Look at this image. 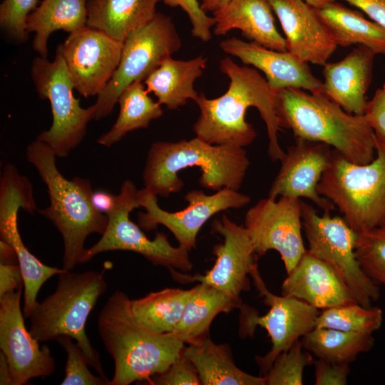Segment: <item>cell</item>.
<instances>
[{
	"instance_id": "cell-6",
	"label": "cell",
	"mask_w": 385,
	"mask_h": 385,
	"mask_svg": "<svg viewBox=\"0 0 385 385\" xmlns=\"http://www.w3.org/2000/svg\"><path fill=\"white\" fill-rule=\"evenodd\" d=\"M104 269L101 272H73L65 270L58 274L54 292L37 302L30 317L29 332L39 342L60 336L74 339L88 365L106 376L100 356L86 333V324L92 309L108 287Z\"/></svg>"
},
{
	"instance_id": "cell-14",
	"label": "cell",
	"mask_w": 385,
	"mask_h": 385,
	"mask_svg": "<svg viewBox=\"0 0 385 385\" xmlns=\"http://www.w3.org/2000/svg\"><path fill=\"white\" fill-rule=\"evenodd\" d=\"M185 199L188 202L187 207L170 212L160 207L156 195L145 188L138 190L140 207L145 210V212L138 214L139 226L150 231L162 225L171 232L179 246L190 251L196 246L200 230L212 216L230 208H241L251 200L250 196L227 188L212 195L191 190Z\"/></svg>"
},
{
	"instance_id": "cell-42",
	"label": "cell",
	"mask_w": 385,
	"mask_h": 385,
	"mask_svg": "<svg viewBox=\"0 0 385 385\" xmlns=\"http://www.w3.org/2000/svg\"><path fill=\"white\" fill-rule=\"evenodd\" d=\"M315 385H345L350 368L348 363H336L318 359L314 361Z\"/></svg>"
},
{
	"instance_id": "cell-33",
	"label": "cell",
	"mask_w": 385,
	"mask_h": 385,
	"mask_svg": "<svg viewBox=\"0 0 385 385\" xmlns=\"http://www.w3.org/2000/svg\"><path fill=\"white\" fill-rule=\"evenodd\" d=\"M302 342L304 349L318 359L349 364L360 354L369 351L374 339L372 334L314 327L302 337Z\"/></svg>"
},
{
	"instance_id": "cell-17",
	"label": "cell",
	"mask_w": 385,
	"mask_h": 385,
	"mask_svg": "<svg viewBox=\"0 0 385 385\" xmlns=\"http://www.w3.org/2000/svg\"><path fill=\"white\" fill-rule=\"evenodd\" d=\"M23 287L0 297V348L11 369L12 385L47 377L56 371L48 346H40L25 327L21 309Z\"/></svg>"
},
{
	"instance_id": "cell-9",
	"label": "cell",
	"mask_w": 385,
	"mask_h": 385,
	"mask_svg": "<svg viewBox=\"0 0 385 385\" xmlns=\"http://www.w3.org/2000/svg\"><path fill=\"white\" fill-rule=\"evenodd\" d=\"M302 224L311 254L327 263L344 282L356 302L371 307L380 296V287L364 272L355 254L358 234L343 217L331 211L319 215L301 201Z\"/></svg>"
},
{
	"instance_id": "cell-34",
	"label": "cell",
	"mask_w": 385,
	"mask_h": 385,
	"mask_svg": "<svg viewBox=\"0 0 385 385\" xmlns=\"http://www.w3.org/2000/svg\"><path fill=\"white\" fill-rule=\"evenodd\" d=\"M382 322L381 308L364 307L355 302L323 309L316 319L314 327L373 334L381 327Z\"/></svg>"
},
{
	"instance_id": "cell-26",
	"label": "cell",
	"mask_w": 385,
	"mask_h": 385,
	"mask_svg": "<svg viewBox=\"0 0 385 385\" xmlns=\"http://www.w3.org/2000/svg\"><path fill=\"white\" fill-rule=\"evenodd\" d=\"M242 307L241 299L199 282L192 288L182 318L173 333L185 344L198 343L209 336L210 327L217 314Z\"/></svg>"
},
{
	"instance_id": "cell-47",
	"label": "cell",
	"mask_w": 385,
	"mask_h": 385,
	"mask_svg": "<svg viewBox=\"0 0 385 385\" xmlns=\"http://www.w3.org/2000/svg\"><path fill=\"white\" fill-rule=\"evenodd\" d=\"M0 384L12 385V377L9 363L2 352L0 354Z\"/></svg>"
},
{
	"instance_id": "cell-25",
	"label": "cell",
	"mask_w": 385,
	"mask_h": 385,
	"mask_svg": "<svg viewBox=\"0 0 385 385\" xmlns=\"http://www.w3.org/2000/svg\"><path fill=\"white\" fill-rule=\"evenodd\" d=\"M207 62L202 56L185 61L170 56L144 81L145 88L170 110L183 106L189 100L195 102L200 93L195 90L194 83L202 75Z\"/></svg>"
},
{
	"instance_id": "cell-12",
	"label": "cell",
	"mask_w": 385,
	"mask_h": 385,
	"mask_svg": "<svg viewBox=\"0 0 385 385\" xmlns=\"http://www.w3.org/2000/svg\"><path fill=\"white\" fill-rule=\"evenodd\" d=\"M19 208L30 212L36 210L32 186L26 177L19 175L16 168L9 164L1 178L0 235L1 240L15 250L24 282V315L29 318L42 285L66 269L44 265L27 249L18 230Z\"/></svg>"
},
{
	"instance_id": "cell-31",
	"label": "cell",
	"mask_w": 385,
	"mask_h": 385,
	"mask_svg": "<svg viewBox=\"0 0 385 385\" xmlns=\"http://www.w3.org/2000/svg\"><path fill=\"white\" fill-rule=\"evenodd\" d=\"M148 93L141 81L131 83L121 92L118 99V117L111 128L98 138L100 145L110 147L128 133L146 128L151 120L163 115L161 104L153 101Z\"/></svg>"
},
{
	"instance_id": "cell-7",
	"label": "cell",
	"mask_w": 385,
	"mask_h": 385,
	"mask_svg": "<svg viewBox=\"0 0 385 385\" xmlns=\"http://www.w3.org/2000/svg\"><path fill=\"white\" fill-rule=\"evenodd\" d=\"M357 234L385 225V147L376 143L367 164L348 160L332 149L317 188Z\"/></svg>"
},
{
	"instance_id": "cell-22",
	"label": "cell",
	"mask_w": 385,
	"mask_h": 385,
	"mask_svg": "<svg viewBox=\"0 0 385 385\" xmlns=\"http://www.w3.org/2000/svg\"><path fill=\"white\" fill-rule=\"evenodd\" d=\"M282 284V295L300 299L317 309L357 303L335 272L307 250Z\"/></svg>"
},
{
	"instance_id": "cell-37",
	"label": "cell",
	"mask_w": 385,
	"mask_h": 385,
	"mask_svg": "<svg viewBox=\"0 0 385 385\" xmlns=\"http://www.w3.org/2000/svg\"><path fill=\"white\" fill-rule=\"evenodd\" d=\"M68 336H60L56 340L67 354L65 376L62 385H111L106 376H96L88 369V363L79 345Z\"/></svg>"
},
{
	"instance_id": "cell-2",
	"label": "cell",
	"mask_w": 385,
	"mask_h": 385,
	"mask_svg": "<svg viewBox=\"0 0 385 385\" xmlns=\"http://www.w3.org/2000/svg\"><path fill=\"white\" fill-rule=\"evenodd\" d=\"M98 331L114 361L111 385L147 381L182 355L185 344L173 332L150 330L135 317L128 296L115 290L99 313Z\"/></svg>"
},
{
	"instance_id": "cell-18",
	"label": "cell",
	"mask_w": 385,
	"mask_h": 385,
	"mask_svg": "<svg viewBox=\"0 0 385 385\" xmlns=\"http://www.w3.org/2000/svg\"><path fill=\"white\" fill-rule=\"evenodd\" d=\"M212 230L223 237V242L213 247L216 256L213 267L204 275L186 276L178 271L172 274L185 282L205 283L231 297L241 299V293L250 289L249 276L257 264V255L250 236L244 226L237 225L225 215L213 221Z\"/></svg>"
},
{
	"instance_id": "cell-8",
	"label": "cell",
	"mask_w": 385,
	"mask_h": 385,
	"mask_svg": "<svg viewBox=\"0 0 385 385\" xmlns=\"http://www.w3.org/2000/svg\"><path fill=\"white\" fill-rule=\"evenodd\" d=\"M181 46V38L171 19L160 12L130 32L123 42L115 71L93 105V119L108 115L127 86L135 81H145L165 58L179 51Z\"/></svg>"
},
{
	"instance_id": "cell-44",
	"label": "cell",
	"mask_w": 385,
	"mask_h": 385,
	"mask_svg": "<svg viewBox=\"0 0 385 385\" xmlns=\"http://www.w3.org/2000/svg\"><path fill=\"white\" fill-rule=\"evenodd\" d=\"M359 8L385 29V0H344Z\"/></svg>"
},
{
	"instance_id": "cell-24",
	"label": "cell",
	"mask_w": 385,
	"mask_h": 385,
	"mask_svg": "<svg viewBox=\"0 0 385 385\" xmlns=\"http://www.w3.org/2000/svg\"><path fill=\"white\" fill-rule=\"evenodd\" d=\"M269 0H230L214 13L213 32L225 35L237 29L244 37L265 48L287 51V42L277 31Z\"/></svg>"
},
{
	"instance_id": "cell-13",
	"label": "cell",
	"mask_w": 385,
	"mask_h": 385,
	"mask_svg": "<svg viewBox=\"0 0 385 385\" xmlns=\"http://www.w3.org/2000/svg\"><path fill=\"white\" fill-rule=\"evenodd\" d=\"M250 277L270 309L265 315L258 316L241 307L242 330L245 334L253 335L256 327L260 326L268 333L271 349L265 356L255 358L263 376L281 353L314 328L320 312L297 298L272 293L260 276L257 264L253 267Z\"/></svg>"
},
{
	"instance_id": "cell-30",
	"label": "cell",
	"mask_w": 385,
	"mask_h": 385,
	"mask_svg": "<svg viewBox=\"0 0 385 385\" xmlns=\"http://www.w3.org/2000/svg\"><path fill=\"white\" fill-rule=\"evenodd\" d=\"M87 0H43L26 19V31L35 32L33 48L46 58L47 41L53 31L70 34L87 26Z\"/></svg>"
},
{
	"instance_id": "cell-11",
	"label": "cell",
	"mask_w": 385,
	"mask_h": 385,
	"mask_svg": "<svg viewBox=\"0 0 385 385\" xmlns=\"http://www.w3.org/2000/svg\"><path fill=\"white\" fill-rule=\"evenodd\" d=\"M139 207L138 190L131 180H125L116 195L114 207L107 215L108 221L104 233L86 250L85 263L99 253L123 250L138 253L154 265L167 267L171 273L176 269L183 272L190 271L192 264L188 250L179 245L173 247L163 232L149 239L141 227L130 220V212Z\"/></svg>"
},
{
	"instance_id": "cell-5",
	"label": "cell",
	"mask_w": 385,
	"mask_h": 385,
	"mask_svg": "<svg viewBox=\"0 0 385 385\" xmlns=\"http://www.w3.org/2000/svg\"><path fill=\"white\" fill-rule=\"evenodd\" d=\"M26 160L38 173L48 189L50 205L38 212L53 222L63 240V268L72 270L85 263V241L93 233L103 235L108 218L92 203L89 180H68L59 172L56 155L45 143L36 140L26 150Z\"/></svg>"
},
{
	"instance_id": "cell-32",
	"label": "cell",
	"mask_w": 385,
	"mask_h": 385,
	"mask_svg": "<svg viewBox=\"0 0 385 385\" xmlns=\"http://www.w3.org/2000/svg\"><path fill=\"white\" fill-rule=\"evenodd\" d=\"M192 288H165L143 297L131 299L137 319L152 331L171 333L180 321Z\"/></svg>"
},
{
	"instance_id": "cell-3",
	"label": "cell",
	"mask_w": 385,
	"mask_h": 385,
	"mask_svg": "<svg viewBox=\"0 0 385 385\" xmlns=\"http://www.w3.org/2000/svg\"><path fill=\"white\" fill-rule=\"evenodd\" d=\"M250 165L244 148L215 145L197 137L176 142L157 141L150 146L143 171L144 188L153 194L168 197L178 192L183 181L178 173L199 167L200 185L218 191L238 190Z\"/></svg>"
},
{
	"instance_id": "cell-38",
	"label": "cell",
	"mask_w": 385,
	"mask_h": 385,
	"mask_svg": "<svg viewBox=\"0 0 385 385\" xmlns=\"http://www.w3.org/2000/svg\"><path fill=\"white\" fill-rule=\"evenodd\" d=\"M38 0H3L0 4V26L10 38L19 43L28 39L26 19Z\"/></svg>"
},
{
	"instance_id": "cell-49",
	"label": "cell",
	"mask_w": 385,
	"mask_h": 385,
	"mask_svg": "<svg viewBox=\"0 0 385 385\" xmlns=\"http://www.w3.org/2000/svg\"><path fill=\"white\" fill-rule=\"evenodd\" d=\"M314 8H320L324 4L334 0H304Z\"/></svg>"
},
{
	"instance_id": "cell-29",
	"label": "cell",
	"mask_w": 385,
	"mask_h": 385,
	"mask_svg": "<svg viewBox=\"0 0 385 385\" xmlns=\"http://www.w3.org/2000/svg\"><path fill=\"white\" fill-rule=\"evenodd\" d=\"M314 10L329 29L337 46L362 45L376 55H385V29L366 19L361 12L335 0Z\"/></svg>"
},
{
	"instance_id": "cell-46",
	"label": "cell",
	"mask_w": 385,
	"mask_h": 385,
	"mask_svg": "<svg viewBox=\"0 0 385 385\" xmlns=\"http://www.w3.org/2000/svg\"><path fill=\"white\" fill-rule=\"evenodd\" d=\"M0 260L1 263L4 264L18 263L17 257L14 248L2 240L0 241Z\"/></svg>"
},
{
	"instance_id": "cell-27",
	"label": "cell",
	"mask_w": 385,
	"mask_h": 385,
	"mask_svg": "<svg viewBox=\"0 0 385 385\" xmlns=\"http://www.w3.org/2000/svg\"><path fill=\"white\" fill-rule=\"evenodd\" d=\"M160 0H88L87 26L124 42L128 34L150 21Z\"/></svg>"
},
{
	"instance_id": "cell-4",
	"label": "cell",
	"mask_w": 385,
	"mask_h": 385,
	"mask_svg": "<svg viewBox=\"0 0 385 385\" xmlns=\"http://www.w3.org/2000/svg\"><path fill=\"white\" fill-rule=\"evenodd\" d=\"M278 113L282 128L295 138L325 143L356 164L375 158V137L365 115L347 113L326 95L280 90Z\"/></svg>"
},
{
	"instance_id": "cell-20",
	"label": "cell",
	"mask_w": 385,
	"mask_h": 385,
	"mask_svg": "<svg viewBox=\"0 0 385 385\" xmlns=\"http://www.w3.org/2000/svg\"><path fill=\"white\" fill-rule=\"evenodd\" d=\"M285 36L287 51L304 63L324 66L337 48L314 8L304 0H269Z\"/></svg>"
},
{
	"instance_id": "cell-19",
	"label": "cell",
	"mask_w": 385,
	"mask_h": 385,
	"mask_svg": "<svg viewBox=\"0 0 385 385\" xmlns=\"http://www.w3.org/2000/svg\"><path fill=\"white\" fill-rule=\"evenodd\" d=\"M328 145L295 138L280 160L281 167L269 191L268 197H304L324 211H332L334 204L317 190L319 183L331 159Z\"/></svg>"
},
{
	"instance_id": "cell-28",
	"label": "cell",
	"mask_w": 385,
	"mask_h": 385,
	"mask_svg": "<svg viewBox=\"0 0 385 385\" xmlns=\"http://www.w3.org/2000/svg\"><path fill=\"white\" fill-rule=\"evenodd\" d=\"M182 355L193 364L203 385H266L264 376L251 375L235 365L227 344H217L209 336L184 346Z\"/></svg>"
},
{
	"instance_id": "cell-16",
	"label": "cell",
	"mask_w": 385,
	"mask_h": 385,
	"mask_svg": "<svg viewBox=\"0 0 385 385\" xmlns=\"http://www.w3.org/2000/svg\"><path fill=\"white\" fill-rule=\"evenodd\" d=\"M123 42L88 26L72 32L58 47L74 88L87 98L98 95L115 71Z\"/></svg>"
},
{
	"instance_id": "cell-39",
	"label": "cell",
	"mask_w": 385,
	"mask_h": 385,
	"mask_svg": "<svg viewBox=\"0 0 385 385\" xmlns=\"http://www.w3.org/2000/svg\"><path fill=\"white\" fill-rule=\"evenodd\" d=\"M170 7H180L188 16L192 25L191 34L193 37L207 42L212 38L211 29L215 24L214 17L209 16L201 9V4L205 0H163Z\"/></svg>"
},
{
	"instance_id": "cell-15",
	"label": "cell",
	"mask_w": 385,
	"mask_h": 385,
	"mask_svg": "<svg viewBox=\"0 0 385 385\" xmlns=\"http://www.w3.org/2000/svg\"><path fill=\"white\" fill-rule=\"evenodd\" d=\"M244 227L257 257L277 251L288 274L307 251L302 236V207L298 198L282 196L260 200L245 216Z\"/></svg>"
},
{
	"instance_id": "cell-40",
	"label": "cell",
	"mask_w": 385,
	"mask_h": 385,
	"mask_svg": "<svg viewBox=\"0 0 385 385\" xmlns=\"http://www.w3.org/2000/svg\"><path fill=\"white\" fill-rule=\"evenodd\" d=\"M146 382L154 385H200L201 381L193 364L181 355L164 372Z\"/></svg>"
},
{
	"instance_id": "cell-43",
	"label": "cell",
	"mask_w": 385,
	"mask_h": 385,
	"mask_svg": "<svg viewBox=\"0 0 385 385\" xmlns=\"http://www.w3.org/2000/svg\"><path fill=\"white\" fill-rule=\"evenodd\" d=\"M23 285L22 274L18 264H0V297Z\"/></svg>"
},
{
	"instance_id": "cell-1",
	"label": "cell",
	"mask_w": 385,
	"mask_h": 385,
	"mask_svg": "<svg viewBox=\"0 0 385 385\" xmlns=\"http://www.w3.org/2000/svg\"><path fill=\"white\" fill-rule=\"evenodd\" d=\"M220 69L230 79L227 91L221 96L207 98L200 93L195 103L200 113L193 125L196 137L215 145L245 148L250 145L257 133L246 121L247 109L255 107L267 128L268 155L275 162L285 152L278 139L282 130L278 113L279 91L273 89L255 68L239 66L230 58L220 62Z\"/></svg>"
},
{
	"instance_id": "cell-41",
	"label": "cell",
	"mask_w": 385,
	"mask_h": 385,
	"mask_svg": "<svg viewBox=\"0 0 385 385\" xmlns=\"http://www.w3.org/2000/svg\"><path fill=\"white\" fill-rule=\"evenodd\" d=\"M364 115L374 132L375 143L385 147V83L368 101Z\"/></svg>"
},
{
	"instance_id": "cell-36",
	"label": "cell",
	"mask_w": 385,
	"mask_h": 385,
	"mask_svg": "<svg viewBox=\"0 0 385 385\" xmlns=\"http://www.w3.org/2000/svg\"><path fill=\"white\" fill-rule=\"evenodd\" d=\"M303 349L302 340L299 339L281 353L263 375L266 385L303 384L304 369L314 363L311 353Z\"/></svg>"
},
{
	"instance_id": "cell-21",
	"label": "cell",
	"mask_w": 385,
	"mask_h": 385,
	"mask_svg": "<svg viewBox=\"0 0 385 385\" xmlns=\"http://www.w3.org/2000/svg\"><path fill=\"white\" fill-rule=\"evenodd\" d=\"M220 47L226 54L238 58L244 64L262 71L270 86L276 91L292 88L325 95L323 82L312 74L307 63L289 51L270 49L236 37L222 41Z\"/></svg>"
},
{
	"instance_id": "cell-48",
	"label": "cell",
	"mask_w": 385,
	"mask_h": 385,
	"mask_svg": "<svg viewBox=\"0 0 385 385\" xmlns=\"http://www.w3.org/2000/svg\"><path fill=\"white\" fill-rule=\"evenodd\" d=\"M230 0H205L201 3V9L207 12L211 11L213 14L222 9Z\"/></svg>"
},
{
	"instance_id": "cell-35",
	"label": "cell",
	"mask_w": 385,
	"mask_h": 385,
	"mask_svg": "<svg viewBox=\"0 0 385 385\" xmlns=\"http://www.w3.org/2000/svg\"><path fill=\"white\" fill-rule=\"evenodd\" d=\"M355 254L366 275L385 289V225L359 233Z\"/></svg>"
},
{
	"instance_id": "cell-10",
	"label": "cell",
	"mask_w": 385,
	"mask_h": 385,
	"mask_svg": "<svg viewBox=\"0 0 385 385\" xmlns=\"http://www.w3.org/2000/svg\"><path fill=\"white\" fill-rule=\"evenodd\" d=\"M31 73L38 96L50 101L53 115L51 128L36 139L48 145L56 157L65 158L83 139L94 108H83L74 97V86L58 47L52 61L35 58Z\"/></svg>"
},
{
	"instance_id": "cell-45",
	"label": "cell",
	"mask_w": 385,
	"mask_h": 385,
	"mask_svg": "<svg viewBox=\"0 0 385 385\" xmlns=\"http://www.w3.org/2000/svg\"><path fill=\"white\" fill-rule=\"evenodd\" d=\"M92 203L98 212L108 215L114 207L116 196L103 190L93 192Z\"/></svg>"
},
{
	"instance_id": "cell-23",
	"label": "cell",
	"mask_w": 385,
	"mask_h": 385,
	"mask_svg": "<svg viewBox=\"0 0 385 385\" xmlns=\"http://www.w3.org/2000/svg\"><path fill=\"white\" fill-rule=\"evenodd\" d=\"M376 53L358 45L343 59L324 66L325 95L349 113L364 115Z\"/></svg>"
}]
</instances>
